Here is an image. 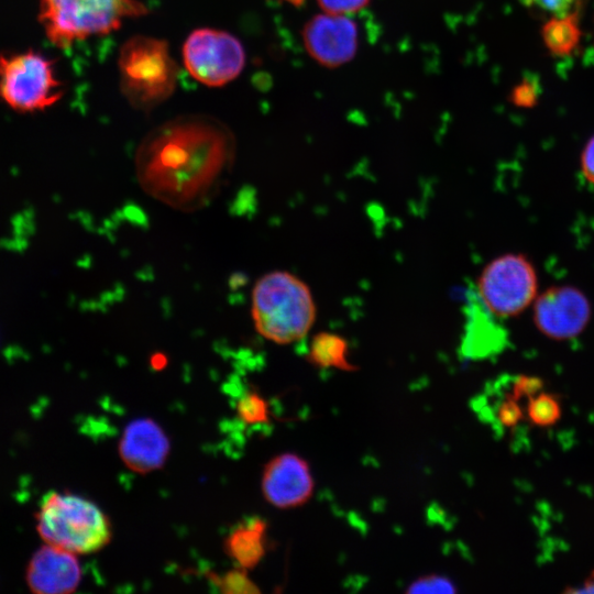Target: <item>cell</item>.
I'll list each match as a JSON object with an SVG mask.
<instances>
[{
	"instance_id": "cell-1",
	"label": "cell",
	"mask_w": 594,
	"mask_h": 594,
	"mask_svg": "<svg viewBox=\"0 0 594 594\" xmlns=\"http://www.w3.org/2000/svg\"><path fill=\"white\" fill-rule=\"evenodd\" d=\"M234 155V136L223 123L207 116H185L143 139L135 153V174L148 196L193 212L218 195Z\"/></svg>"
},
{
	"instance_id": "cell-2",
	"label": "cell",
	"mask_w": 594,
	"mask_h": 594,
	"mask_svg": "<svg viewBox=\"0 0 594 594\" xmlns=\"http://www.w3.org/2000/svg\"><path fill=\"white\" fill-rule=\"evenodd\" d=\"M251 315L261 337L277 344H290L308 334L317 309L302 279L287 271H272L254 284Z\"/></svg>"
},
{
	"instance_id": "cell-3",
	"label": "cell",
	"mask_w": 594,
	"mask_h": 594,
	"mask_svg": "<svg viewBox=\"0 0 594 594\" xmlns=\"http://www.w3.org/2000/svg\"><path fill=\"white\" fill-rule=\"evenodd\" d=\"M35 519L46 543L75 554L101 550L112 536L108 516L94 502L70 493H46Z\"/></svg>"
},
{
	"instance_id": "cell-4",
	"label": "cell",
	"mask_w": 594,
	"mask_h": 594,
	"mask_svg": "<svg viewBox=\"0 0 594 594\" xmlns=\"http://www.w3.org/2000/svg\"><path fill=\"white\" fill-rule=\"evenodd\" d=\"M147 13L139 0H38V23L47 40L66 50L77 41L118 30L127 18Z\"/></svg>"
},
{
	"instance_id": "cell-5",
	"label": "cell",
	"mask_w": 594,
	"mask_h": 594,
	"mask_svg": "<svg viewBox=\"0 0 594 594\" xmlns=\"http://www.w3.org/2000/svg\"><path fill=\"white\" fill-rule=\"evenodd\" d=\"M120 89L130 105L150 111L174 92L179 68L164 40L136 35L119 54Z\"/></svg>"
},
{
	"instance_id": "cell-6",
	"label": "cell",
	"mask_w": 594,
	"mask_h": 594,
	"mask_svg": "<svg viewBox=\"0 0 594 594\" xmlns=\"http://www.w3.org/2000/svg\"><path fill=\"white\" fill-rule=\"evenodd\" d=\"M54 62L33 48L0 53V101L20 113L43 111L63 97Z\"/></svg>"
},
{
	"instance_id": "cell-7",
	"label": "cell",
	"mask_w": 594,
	"mask_h": 594,
	"mask_svg": "<svg viewBox=\"0 0 594 594\" xmlns=\"http://www.w3.org/2000/svg\"><path fill=\"white\" fill-rule=\"evenodd\" d=\"M538 278L532 263L520 253L502 254L486 264L477 277L475 295L496 318L519 315L537 297Z\"/></svg>"
},
{
	"instance_id": "cell-8",
	"label": "cell",
	"mask_w": 594,
	"mask_h": 594,
	"mask_svg": "<svg viewBox=\"0 0 594 594\" xmlns=\"http://www.w3.org/2000/svg\"><path fill=\"white\" fill-rule=\"evenodd\" d=\"M183 56L188 73L212 87L233 80L245 63L240 41L228 32L213 29L191 32L184 44Z\"/></svg>"
},
{
	"instance_id": "cell-9",
	"label": "cell",
	"mask_w": 594,
	"mask_h": 594,
	"mask_svg": "<svg viewBox=\"0 0 594 594\" xmlns=\"http://www.w3.org/2000/svg\"><path fill=\"white\" fill-rule=\"evenodd\" d=\"M592 315L585 294L569 285L552 286L534 301V321L548 338L566 340L579 336Z\"/></svg>"
},
{
	"instance_id": "cell-10",
	"label": "cell",
	"mask_w": 594,
	"mask_h": 594,
	"mask_svg": "<svg viewBox=\"0 0 594 594\" xmlns=\"http://www.w3.org/2000/svg\"><path fill=\"white\" fill-rule=\"evenodd\" d=\"M315 482L308 462L296 453H282L264 466L261 490L265 501L280 509L306 504L312 496Z\"/></svg>"
},
{
	"instance_id": "cell-11",
	"label": "cell",
	"mask_w": 594,
	"mask_h": 594,
	"mask_svg": "<svg viewBox=\"0 0 594 594\" xmlns=\"http://www.w3.org/2000/svg\"><path fill=\"white\" fill-rule=\"evenodd\" d=\"M309 55L320 65L338 67L351 61L358 50V28L343 14H318L302 30Z\"/></svg>"
},
{
	"instance_id": "cell-12",
	"label": "cell",
	"mask_w": 594,
	"mask_h": 594,
	"mask_svg": "<svg viewBox=\"0 0 594 594\" xmlns=\"http://www.w3.org/2000/svg\"><path fill=\"white\" fill-rule=\"evenodd\" d=\"M81 568L75 553L46 544L36 550L29 561L25 580L37 594H68L81 580Z\"/></svg>"
},
{
	"instance_id": "cell-13",
	"label": "cell",
	"mask_w": 594,
	"mask_h": 594,
	"mask_svg": "<svg viewBox=\"0 0 594 594\" xmlns=\"http://www.w3.org/2000/svg\"><path fill=\"white\" fill-rule=\"evenodd\" d=\"M170 443L162 427L151 418L132 420L119 441L122 462L136 473L158 470L166 462Z\"/></svg>"
},
{
	"instance_id": "cell-14",
	"label": "cell",
	"mask_w": 594,
	"mask_h": 594,
	"mask_svg": "<svg viewBox=\"0 0 594 594\" xmlns=\"http://www.w3.org/2000/svg\"><path fill=\"white\" fill-rule=\"evenodd\" d=\"M495 316L471 296L463 348L472 358H483L501 352L507 343V333Z\"/></svg>"
},
{
	"instance_id": "cell-15",
	"label": "cell",
	"mask_w": 594,
	"mask_h": 594,
	"mask_svg": "<svg viewBox=\"0 0 594 594\" xmlns=\"http://www.w3.org/2000/svg\"><path fill=\"white\" fill-rule=\"evenodd\" d=\"M267 522L253 516L237 525L224 538L226 553L245 570L255 568L266 552Z\"/></svg>"
},
{
	"instance_id": "cell-16",
	"label": "cell",
	"mask_w": 594,
	"mask_h": 594,
	"mask_svg": "<svg viewBox=\"0 0 594 594\" xmlns=\"http://www.w3.org/2000/svg\"><path fill=\"white\" fill-rule=\"evenodd\" d=\"M307 360L321 369H337L353 372L358 366L349 360L348 341L332 332H319L310 341Z\"/></svg>"
},
{
	"instance_id": "cell-17",
	"label": "cell",
	"mask_w": 594,
	"mask_h": 594,
	"mask_svg": "<svg viewBox=\"0 0 594 594\" xmlns=\"http://www.w3.org/2000/svg\"><path fill=\"white\" fill-rule=\"evenodd\" d=\"M581 35L579 13L565 16H550L541 29V38L544 46L557 57L571 55L579 46Z\"/></svg>"
},
{
	"instance_id": "cell-18",
	"label": "cell",
	"mask_w": 594,
	"mask_h": 594,
	"mask_svg": "<svg viewBox=\"0 0 594 594\" xmlns=\"http://www.w3.org/2000/svg\"><path fill=\"white\" fill-rule=\"evenodd\" d=\"M528 417L531 422L539 427L554 425L561 416V408L558 399L547 393L528 398Z\"/></svg>"
},
{
	"instance_id": "cell-19",
	"label": "cell",
	"mask_w": 594,
	"mask_h": 594,
	"mask_svg": "<svg viewBox=\"0 0 594 594\" xmlns=\"http://www.w3.org/2000/svg\"><path fill=\"white\" fill-rule=\"evenodd\" d=\"M237 413L246 425H262L270 420L268 402L256 392H248L239 399Z\"/></svg>"
},
{
	"instance_id": "cell-20",
	"label": "cell",
	"mask_w": 594,
	"mask_h": 594,
	"mask_svg": "<svg viewBox=\"0 0 594 594\" xmlns=\"http://www.w3.org/2000/svg\"><path fill=\"white\" fill-rule=\"evenodd\" d=\"M212 583L222 593L227 594H242V593H258L260 588L248 576L245 569H234L228 571L222 575H210Z\"/></svg>"
},
{
	"instance_id": "cell-21",
	"label": "cell",
	"mask_w": 594,
	"mask_h": 594,
	"mask_svg": "<svg viewBox=\"0 0 594 594\" xmlns=\"http://www.w3.org/2000/svg\"><path fill=\"white\" fill-rule=\"evenodd\" d=\"M457 586L453 581L440 574H427L413 581L406 588V593H455Z\"/></svg>"
},
{
	"instance_id": "cell-22",
	"label": "cell",
	"mask_w": 594,
	"mask_h": 594,
	"mask_svg": "<svg viewBox=\"0 0 594 594\" xmlns=\"http://www.w3.org/2000/svg\"><path fill=\"white\" fill-rule=\"evenodd\" d=\"M521 3L535 10L550 14V16H565L580 14L583 0H520Z\"/></svg>"
},
{
	"instance_id": "cell-23",
	"label": "cell",
	"mask_w": 594,
	"mask_h": 594,
	"mask_svg": "<svg viewBox=\"0 0 594 594\" xmlns=\"http://www.w3.org/2000/svg\"><path fill=\"white\" fill-rule=\"evenodd\" d=\"M540 88L534 79L525 78L517 84L509 96V100L519 108H532L539 100Z\"/></svg>"
},
{
	"instance_id": "cell-24",
	"label": "cell",
	"mask_w": 594,
	"mask_h": 594,
	"mask_svg": "<svg viewBox=\"0 0 594 594\" xmlns=\"http://www.w3.org/2000/svg\"><path fill=\"white\" fill-rule=\"evenodd\" d=\"M512 394H507L497 407V420L505 428H513L524 418V413Z\"/></svg>"
},
{
	"instance_id": "cell-25",
	"label": "cell",
	"mask_w": 594,
	"mask_h": 594,
	"mask_svg": "<svg viewBox=\"0 0 594 594\" xmlns=\"http://www.w3.org/2000/svg\"><path fill=\"white\" fill-rule=\"evenodd\" d=\"M543 387V382L537 376L519 375L513 383L512 396L519 400L521 397H534Z\"/></svg>"
},
{
	"instance_id": "cell-26",
	"label": "cell",
	"mask_w": 594,
	"mask_h": 594,
	"mask_svg": "<svg viewBox=\"0 0 594 594\" xmlns=\"http://www.w3.org/2000/svg\"><path fill=\"white\" fill-rule=\"evenodd\" d=\"M326 13L345 14L363 9L370 0H317Z\"/></svg>"
},
{
	"instance_id": "cell-27",
	"label": "cell",
	"mask_w": 594,
	"mask_h": 594,
	"mask_svg": "<svg viewBox=\"0 0 594 594\" xmlns=\"http://www.w3.org/2000/svg\"><path fill=\"white\" fill-rule=\"evenodd\" d=\"M581 169L585 179L594 185V135L588 139L581 153Z\"/></svg>"
},
{
	"instance_id": "cell-28",
	"label": "cell",
	"mask_w": 594,
	"mask_h": 594,
	"mask_svg": "<svg viewBox=\"0 0 594 594\" xmlns=\"http://www.w3.org/2000/svg\"><path fill=\"white\" fill-rule=\"evenodd\" d=\"M164 360H165V356H163V355H156V356H154V359H153L152 365H153L154 367H156V366H162V365L165 364V363H164Z\"/></svg>"
},
{
	"instance_id": "cell-29",
	"label": "cell",
	"mask_w": 594,
	"mask_h": 594,
	"mask_svg": "<svg viewBox=\"0 0 594 594\" xmlns=\"http://www.w3.org/2000/svg\"><path fill=\"white\" fill-rule=\"evenodd\" d=\"M286 1L293 6L300 7L305 3L306 0H286Z\"/></svg>"
}]
</instances>
